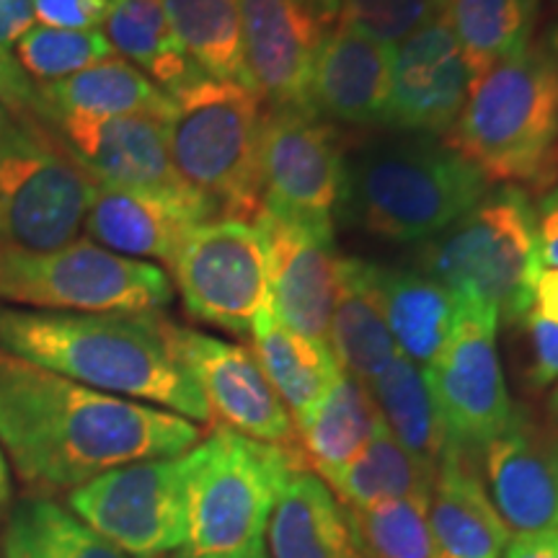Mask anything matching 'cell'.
<instances>
[{
  "label": "cell",
  "mask_w": 558,
  "mask_h": 558,
  "mask_svg": "<svg viewBox=\"0 0 558 558\" xmlns=\"http://www.w3.org/2000/svg\"><path fill=\"white\" fill-rule=\"evenodd\" d=\"M199 424L101 393L0 349V450L26 486L75 492L101 473L184 456Z\"/></svg>",
  "instance_id": "1"
},
{
  "label": "cell",
  "mask_w": 558,
  "mask_h": 558,
  "mask_svg": "<svg viewBox=\"0 0 558 558\" xmlns=\"http://www.w3.org/2000/svg\"><path fill=\"white\" fill-rule=\"evenodd\" d=\"M0 349L81 386L209 424L205 396L160 313H52L0 305Z\"/></svg>",
  "instance_id": "2"
},
{
  "label": "cell",
  "mask_w": 558,
  "mask_h": 558,
  "mask_svg": "<svg viewBox=\"0 0 558 558\" xmlns=\"http://www.w3.org/2000/svg\"><path fill=\"white\" fill-rule=\"evenodd\" d=\"M488 192V181L448 140L388 130L344 153L339 215L393 243H424Z\"/></svg>",
  "instance_id": "3"
},
{
  "label": "cell",
  "mask_w": 558,
  "mask_h": 558,
  "mask_svg": "<svg viewBox=\"0 0 558 558\" xmlns=\"http://www.w3.org/2000/svg\"><path fill=\"white\" fill-rule=\"evenodd\" d=\"M448 143L486 181L527 184L558 177V68L538 41L473 81Z\"/></svg>",
  "instance_id": "4"
},
{
  "label": "cell",
  "mask_w": 558,
  "mask_h": 558,
  "mask_svg": "<svg viewBox=\"0 0 558 558\" xmlns=\"http://www.w3.org/2000/svg\"><path fill=\"white\" fill-rule=\"evenodd\" d=\"M414 269L463 305L492 311L499 324H520L543 271L530 194L514 184L488 190L469 213L422 243Z\"/></svg>",
  "instance_id": "5"
},
{
  "label": "cell",
  "mask_w": 558,
  "mask_h": 558,
  "mask_svg": "<svg viewBox=\"0 0 558 558\" xmlns=\"http://www.w3.org/2000/svg\"><path fill=\"white\" fill-rule=\"evenodd\" d=\"M166 122L171 166L218 218L254 220L262 209V99L233 81L199 78L179 90Z\"/></svg>",
  "instance_id": "6"
},
{
  "label": "cell",
  "mask_w": 558,
  "mask_h": 558,
  "mask_svg": "<svg viewBox=\"0 0 558 558\" xmlns=\"http://www.w3.org/2000/svg\"><path fill=\"white\" fill-rule=\"evenodd\" d=\"M184 556L239 554L264 543L271 509L303 458L275 445L215 429L184 452Z\"/></svg>",
  "instance_id": "7"
},
{
  "label": "cell",
  "mask_w": 558,
  "mask_h": 558,
  "mask_svg": "<svg viewBox=\"0 0 558 558\" xmlns=\"http://www.w3.org/2000/svg\"><path fill=\"white\" fill-rule=\"evenodd\" d=\"M0 300L52 313H160L173 284L156 264L75 239L41 254L0 246Z\"/></svg>",
  "instance_id": "8"
},
{
  "label": "cell",
  "mask_w": 558,
  "mask_h": 558,
  "mask_svg": "<svg viewBox=\"0 0 558 558\" xmlns=\"http://www.w3.org/2000/svg\"><path fill=\"white\" fill-rule=\"evenodd\" d=\"M96 181L34 122L29 137L0 156V246L54 251L78 239Z\"/></svg>",
  "instance_id": "9"
},
{
  "label": "cell",
  "mask_w": 558,
  "mask_h": 558,
  "mask_svg": "<svg viewBox=\"0 0 558 558\" xmlns=\"http://www.w3.org/2000/svg\"><path fill=\"white\" fill-rule=\"evenodd\" d=\"M70 512L130 558H160L184 548V456L143 460L101 473L70 492Z\"/></svg>",
  "instance_id": "10"
},
{
  "label": "cell",
  "mask_w": 558,
  "mask_h": 558,
  "mask_svg": "<svg viewBox=\"0 0 558 558\" xmlns=\"http://www.w3.org/2000/svg\"><path fill=\"white\" fill-rule=\"evenodd\" d=\"M499 318L460 303L448 341L424 369L450 448L476 460L509 427L514 403L497 352Z\"/></svg>",
  "instance_id": "11"
},
{
  "label": "cell",
  "mask_w": 558,
  "mask_h": 558,
  "mask_svg": "<svg viewBox=\"0 0 558 558\" xmlns=\"http://www.w3.org/2000/svg\"><path fill=\"white\" fill-rule=\"evenodd\" d=\"M171 269L186 313L202 324L251 337L256 318L269 311L267 256L259 230L246 220L202 222Z\"/></svg>",
  "instance_id": "12"
},
{
  "label": "cell",
  "mask_w": 558,
  "mask_h": 558,
  "mask_svg": "<svg viewBox=\"0 0 558 558\" xmlns=\"http://www.w3.org/2000/svg\"><path fill=\"white\" fill-rule=\"evenodd\" d=\"M344 192V150L313 109H267L262 122V207L333 230Z\"/></svg>",
  "instance_id": "13"
},
{
  "label": "cell",
  "mask_w": 558,
  "mask_h": 558,
  "mask_svg": "<svg viewBox=\"0 0 558 558\" xmlns=\"http://www.w3.org/2000/svg\"><path fill=\"white\" fill-rule=\"evenodd\" d=\"M171 347L205 396L209 424L300 456L295 422L251 349L177 324Z\"/></svg>",
  "instance_id": "14"
},
{
  "label": "cell",
  "mask_w": 558,
  "mask_h": 558,
  "mask_svg": "<svg viewBox=\"0 0 558 558\" xmlns=\"http://www.w3.org/2000/svg\"><path fill=\"white\" fill-rule=\"evenodd\" d=\"M473 73L448 19L437 16L390 47L383 128L448 135L469 101Z\"/></svg>",
  "instance_id": "15"
},
{
  "label": "cell",
  "mask_w": 558,
  "mask_h": 558,
  "mask_svg": "<svg viewBox=\"0 0 558 558\" xmlns=\"http://www.w3.org/2000/svg\"><path fill=\"white\" fill-rule=\"evenodd\" d=\"M254 228L267 256L269 313L303 337L329 344L341 256L333 230H318L262 207Z\"/></svg>",
  "instance_id": "16"
},
{
  "label": "cell",
  "mask_w": 558,
  "mask_h": 558,
  "mask_svg": "<svg viewBox=\"0 0 558 558\" xmlns=\"http://www.w3.org/2000/svg\"><path fill=\"white\" fill-rule=\"evenodd\" d=\"M58 143L73 156L96 184L120 190L190 194L171 166L166 120L158 117H70L41 120ZM194 194V192H192Z\"/></svg>",
  "instance_id": "17"
},
{
  "label": "cell",
  "mask_w": 558,
  "mask_h": 558,
  "mask_svg": "<svg viewBox=\"0 0 558 558\" xmlns=\"http://www.w3.org/2000/svg\"><path fill=\"white\" fill-rule=\"evenodd\" d=\"M251 88L267 109H311L313 65L326 29L295 0H239Z\"/></svg>",
  "instance_id": "18"
},
{
  "label": "cell",
  "mask_w": 558,
  "mask_h": 558,
  "mask_svg": "<svg viewBox=\"0 0 558 558\" xmlns=\"http://www.w3.org/2000/svg\"><path fill=\"white\" fill-rule=\"evenodd\" d=\"M488 497L509 533L558 530V427L541 424L525 409L484 450Z\"/></svg>",
  "instance_id": "19"
},
{
  "label": "cell",
  "mask_w": 558,
  "mask_h": 558,
  "mask_svg": "<svg viewBox=\"0 0 558 558\" xmlns=\"http://www.w3.org/2000/svg\"><path fill=\"white\" fill-rule=\"evenodd\" d=\"M215 218V207L192 192L160 194L96 184L83 228L114 254L171 267L192 230Z\"/></svg>",
  "instance_id": "20"
},
{
  "label": "cell",
  "mask_w": 558,
  "mask_h": 558,
  "mask_svg": "<svg viewBox=\"0 0 558 558\" xmlns=\"http://www.w3.org/2000/svg\"><path fill=\"white\" fill-rule=\"evenodd\" d=\"M388 90V45L347 24L326 32L311 78V109L320 120L349 128L383 124Z\"/></svg>",
  "instance_id": "21"
},
{
  "label": "cell",
  "mask_w": 558,
  "mask_h": 558,
  "mask_svg": "<svg viewBox=\"0 0 558 558\" xmlns=\"http://www.w3.org/2000/svg\"><path fill=\"white\" fill-rule=\"evenodd\" d=\"M429 525L442 558H501L509 530L476 473V460L448 448L429 492Z\"/></svg>",
  "instance_id": "22"
},
{
  "label": "cell",
  "mask_w": 558,
  "mask_h": 558,
  "mask_svg": "<svg viewBox=\"0 0 558 558\" xmlns=\"http://www.w3.org/2000/svg\"><path fill=\"white\" fill-rule=\"evenodd\" d=\"M267 533L275 558H369L347 509L311 471L292 473Z\"/></svg>",
  "instance_id": "23"
},
{
  "label": "cell",
  "mask_w": 558,
  "mask_h": 558,
  "mask_svg": "<svg viewBox=\"0 0 558 558\" xmlns=\"http://www.w3.org/2000/svg\"><path fill=\"white\" fill-rule=\"evenodd\" d=\"M367 275L399 352L427 369L456 326L460 300L414 267L367 262Z\"/></svg>",
  "instance_id": "24"
},
{
  "label": "cell",
  "mask_w": 558,
  "mask_h": 558,
  "mask_svg": "<svg viewBox=\"0 0 558 558\" xmlns=\"http://www.w3.org/2000/svg\"><path fill=\"white\" fill-rule=\"evenodd\" d=\"M39 120L54 114L70 117H158L169 122L173 99L160 90L143 70L130 65L124 58L96 62L81 73L39 86Z\"/></svg>",
  "instance_id": "25"
},
{
  "label": "cell",
  "mask_w": 558,
  "mask_h": 558,
  "mask_svg": "<svg viewBox=\"0 0 558 558\" xmlns=\"http://www.w3.org/2000/svg\"><path fill=\"white\" fill-rule=\"evenodd\" d=\"M380 418L367 386L341 369L329 393L295 422L305 469L324 481L333 476L360 456Z\"/></svg>",
  "instance_id": "26"
},
{
  "label": "cell",
  "mask_w": 558,
  "mask_h": 558,
  "mask_svg": "<svg viewBox=\"0 0 558 558\" xmlns=\"http://www.w3.org/2000/svg\"><path fill=\"white\" fill-rule=\"evenodd\" d=\"M329 347L347 375L369 386L399 354L380 303L369 284L365 259L339 262V288L333 300Z\"/></svg>",
  "instance_id": "27"
},
{
  "label": "cell",
  "mask_w": 558,
  "mask_h": 558,
  "mask_svg": "<svg viewBox=\"0 0 558 558\" xmlns=\"http://www.w3.org/2000/svg\"><path fill=\"white\" fill-rule=\"evenodd\" d=\"M251 339V352L279 401L290 411L292 422L308 414L341 375V365L329 344L290 331L269 311L256 318Z\"/></svg>",
  "instance_id": "28"
},
{
  "label": "cell",
  "mask_w": 558,
  "mask_h": 558,
  "mask_svg": "<svg viewBox=\"0 0 558 558\" xmlns=\"http://www.w3.org/2000/svg\"><path fill=\"white\" fill-rule=\"evenodd\" d=\"M104 37L111 50L124 54L130 65L143 70L169 96L205 78L173 37L160 0H111Z\"/></svg>",
  "instance_id": "29"
},
{
  "label": "cell",
  "mask_w": 558,
  "mask_h": 558,
  "mask_svg": "<svg viewBox=\"0 0 558 558\" xmlns=\"http://www.w3.org/2000/svg\"><path fill=\"white\" fill-rule=\"evenodd\" d=\"M383 422L418 463L437 471L450 448L448 432L439 418L427 373L399 352L390 365L367 386Z\"/></svg>",
  "instance_id": "30"
},
{
  "label": "cell",
  "mask_w": 558,
  "mask_h": 558,
  "mask_svg": "<svg viewBox=\"0 0 558 558\" xmlns=\"http://www.w3.org/2000/svg\"><path fill=\"white\" fill-rule=\"evenodd\" d=\"M435 473L411 456L403 445L390 435L380 418L378 429L352 463L324 481L337 494L344 509H365L386 499L424 497L429 499Z\"/></svg>",
  "instance_id": "31"
},
{
  "label": "cell",
  "mask_w": 558,
  "mask_h": 558,
  "mask_svg": "<svg viewBox=\"0 0 558 558\" xmlns=\"http://www.w3.org/2000/svg\"><path fill=\"white\" fill-rule=\"evenodd\" d=\"M543 0H445L442 16L463 47L473 81L533 45Z\"/></svg>",
  "instance_id": "32"
},
{
  "label": "cell",
  "mask_w": 558,
  "mask_h": 558,
  "mask_svg": "<svg viewBox=\"0 0 558 558\" xmlns=\"http://www.w3.org/2000/svg\"><path fill=\"white\" fill-rule=\"evenodd\" d=\"M173 37L207 78L251 88L241 45L239 0H160Z\"/></svg>",
  "instance_id": "33"
},
{
  "label": "cell",
  "mask_w": 558,
  "mask_h": 558,
  "mask_svg": "<svg viewBox=\"0 0 558 558\" xmlns=\"http://www.w3.org/2000/svg\"><path fill=\"white\" fill-rule=\"evenodd\" d=\"M3 558H130L52 499H26L3 530Z\"/></svg>",
  "instance_id": "34"
},
{
  "label": "cell",
  "mask_w": 558,
  "mask_h": 558,
  "mask_svg": "<svg viewBox=\"0 0 558 558\" xmlns=\"http://www.w3.org/2000/svg\"><path fill=\"white\" fill-rule=\"evenodd\" d=\"M427 505L424 497H403L347 512L369 558H442Z\"/></svg>",
  "instance_id": "35"
},
{
  "label": "cell",
  "mask_w": 558,
  "mask_h": 558,
  "mask_svg": "<svg viewBox=\"0 0 558 558\" xmlns=\"http://www.w3.org/2000/svg\"><path fill=\"white\" fill-rule=\"evenodd\" d=\"M114 54L104 32H70L50 29V26H32L19 45L13 47V58L32 81L54 83L68 75L81 73L96 62Z\"/></svg>",
  "instance_id": "36"
},
{
  "label": "cell",
  "mask_w": 558,
  "mask_h": 558,
  "mask_svg": "<svg viewBox=\"0 0 558 558\" xmlns=\"http://www.w3.org/2000/svg\"><path fill=\"white\" fill-rule=\"evenodd\" d=\"M445 0H341L339 24L393 47L427 21L442 16Z\"/></svg>",
  "instance_id": "37"
},
{
  "label": "cell",
  "mask_w": 558,
  "mask_h": 558,
  "mask_svg": "<svg viewBox=\"0 0 558 558\" xmlns=\"http://www.w3.org/2000/svg\"><path fill=\"white\" fill-rule=\"evenodd\" d=\"M525 326L530 362L527 383L530 388L543 390L558 380V326L550 324L535 311H527L520 320Z\"/></svg>",
  "instance_id": "38"
},
{
  "label": "cell",
  "mask_w": 558,
  "mask_h": 558,
  "mask_svg": "<svg viewBox=\"0 0 558 558\" xmlns=\"http://www.w3.org/2000/svg\"><path fill=\"white\" fill-rule=\"evenodd\" d=\"M34 19L50 29L96 32L109 16L111 0H32Z\"/></svg>",
  "instance_id": "39"
},
{
  "label": "cell",
  "mask_w": 558,
  "mask_h": 558,
  "mask_svg": "<svg viewBox=\"0 0 558 558\" xmlns=\"http://www.w3.org/2000/svg\"><path fill=\"white\" fill-rule=\"evenodd\" d=\"M0 104L19 114L21 120H39V86L21 70L9 50H0Z\"/></svg>",
  "instance_id": "40"
},
{
  "label": "cell",
  "mask_w": 558,
  "mask_h": 558,
  "mask_svg": "<svg viewBox=\"0 0 558 558\" xmlns=\"http://www.w3.org/2000/svg\"><path fill=\"white\" fill-rule=\"evenodd\" d=\"M535 205V220H538L541 262L543 267L558 269V177L546 190L538 192Z\"/></svg>",
  "instance_id": "41"
},
{
  "label": "cell",
  "mask_w": 558,
  "mask_h": 558,
  "mask_svg": "<svg viewBox=\"0 0 558 558\" xmlns=\"http://www.w3.org/2000/svg\"><path fill=\"white\" fill-rule=\"evenodd\" d=\"M32 0H0V50L16 47L19 39L34 26Z\"/></svg>",
  "instance_id": "42"
},
{
  "label": "cell",
  "mask_w": 558,
  "mask_h": 558,
  "mask_svg": "<svg viewBox=\"0 0 558 558\" xmlns=\"http://www.w3.org/2000/svg\"><path fill=\"white\" fill-rule=\"evenodd\" d=\"M505 558H558V530L533 535H514L507 543Z\"/></svg>",
  "instance_id": "43"
},
{
  "label": "cell",
  "mask_w": 558,
  "mask_h": 558,
  "mask_svg": "<svg viewBox=\"0 0 558 558\" xmlns=\"http://www.w3.org/2000/svg\"><path fill=\"white\" fill-rule=\"evenodd\" d=\"M530 311H535L538 316L558 326V269L543 267L538 282H535V295Z\"/></svg>",
  "instance_id": "44"
},
{
  "label": "cell",
  "mask_w": 558,
  "mask_h": 558,
  "mask_svg": "<svg viewBox=\"0 0 558 558\" xmlns=\"http://www.w3.org/2000/svg\"><path fill=\"white\" fill-rule=\"evenodd\" d=\"M34 128V120H21L19 114H13L9 107L0 104V156L16 148L19 143H24L29 137Z\"/></svg>",
  "instance_id": "45"
},
{
  "label": "cell",
  "mask_w": 558,
  "mask_h": 558,
  "mask_svg": "<svg viewBox=\"0 0 558 558\" xmlns=\"http://www.w3.org/2000/svg\"><path fill=\"white\" fill-rule=\"evenodd\" d=\"M295 3L303 9L305 13H311L313 19L324 26L326 32L333 29L339 24V11H341V0H295Z\"/></svg>",
  "instance_id": "46"
},
{
  "label": "cell",
  "mask_w": 558,
  "mask_h": 558,
  "mask_svg": "<svg viewBox=\"0 0 558 558\" xmlns=\"http://www.w3.org/2000/svg\"><path fill=\"white\" fill-rule=\"evenodd\" d=\"M9 501H11V476H9V465H5L3 450H0V514H3V509L9 507Z\"/></svg>",
  "instance_id": "47"
},
{
  "label": "cell",
  "mask_w": 558,
  "mask_h": 558,
  "mask_svg": "<svg viewBox=\"0 0 558 558\" xmlns=\"http://www.w3.org/2000/svg\"><path fill=\"white\" fill-rule=\"evenodd\" d=\"M177 558H267V550H264V543H256L246 550H239V554H222V556H177Z\"/></svg>",
  "instance_id": "48"
},
{
  "label": "cell",
  "mask_w": 558,
  "mask_h": 558,
  "mask_svg": "<svg viewBox=\"0 0 558 558\" xmlns=\"http://www.w3.org/2000/svg\"><path fill=\"white\" fill-rule=\"evenodd\" d=\"M548 418H550V424H556L558 427V383L548 396Z\"/></svg>",
  "instance_id": "49"
}]
</instances>
